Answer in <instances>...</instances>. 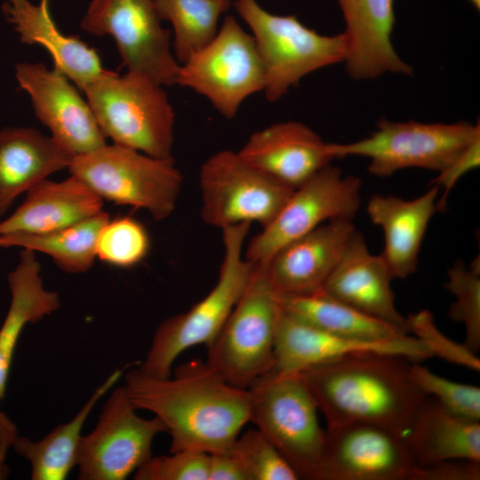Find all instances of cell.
<instances>
[{
	"mask_svg": "<svg viewBox=\"0 0 480 480\" xmlns=\"http://www.w3.org/2000/svg\"><path fill=\"white\" fill-rule=\"evenodd\" d=\"M110 219L104 211L68 228L45 233L0 235V247H21L49 255L58 267L68 273L88 271L96 259V241Z\"/></svg>",
	"mask_w": 480,
	"mask_h": 480,
	"instance_id": "f546056e",
	"label": "cell"
},
{
	"mask_svg": "<svg viewBox=\"0 0 480 480\" xmlns=\"http://www.w3.org/2000/svg\"><path fill=\"white\" fill-rule=\"evenodd\" d=\"M3 11L21 43L39 44L78 89H84L106 72L97 51L77 36L63 34L50 11V0H5Z\"/></svg>",
	"mask_w": 480,
	"mask_h": 480,
	"instance_id": "603a6c76",
	"label": "cell"
},
{
	"mask_svg": "<svg viewBox=\"0 0 480 480\" xmlns=\"http://www.w3.org/2000/svg\"><path fill=\"white\" fill-rule=\"evenodd\" d=\"M233 6L252 30L265 73L263 92L274 102L308 74L344 62V32L321 35L295 15L273 14L256 0H235Z\"/></svg>",
	"mask_w": 480,
	"mask_h": 480,
	"instance_id": "5b68a950",
	"label": "cell"
},
{
	"mask_svg": "<svg viewBox=\"0 0 480 480\" xmlns=\"http://www.w3.org/2000/svg\"><path fill=\"white\" fill-rule=\"evenodd\" d=\"M251 225L241 223L221 229L224 254L215 285L189 310L158 325L140 366L142 372L157 378L170 377L172 365L182 352L196 345L207 346L217 336L253 270L254 263L244 254Z\"/></svg>",
	"mask_w": 480,
	"mask_h": 480,
	"instance_id": "277c9868",
	"label": "cell"
},
{
	"mask_svg": "<svg viewBox=\"0 0 480 480\" xmlns=\"http://www.w3.org/2000/svg\"><path fill=\"white\" fill-rule=\"evenodd\" d=\"M393 279L383 258L369 251L363 234L356 230L322 291L409 332L406 317L396 308Z\"/></svg>",
	"mask_w": 480,
	"mask_h": 480,
	"instance_id": "44dd1931",
	"label": "cell"
},
{
	"mask_svg": "<svg viewBox=\"0 0 480 480\" xmlns=\"http://www.w3.org/2000/svg\"><path fill=\"white\" fill-rule=\"evenodd\" d=\"M439 192V188L432 185L411 200L380 194L369 199L366 212L383 232L384 246L380 254L394 279H404L416 271L428 226L438 212Z\"/></svg>",
	"mask_w": 480,
	"mask_h": 480,
	"instance_id": "7402d4cb",
	"label": "cell"
},
{
	"mask_svg": "<svg viewBox=\"0 0 480 480\" xmlns=\"http://www.w3.org/2000/svg\"><path fill=\"white\" fill-rule=\"evenodd\" d=\"M229 452L239 462L248 480H297L299 476L258 429L237 436Z\"/></svg>",
	"mask_w": 480,
	"mask_h": 480,
	"instance_id": "836d02e7",
	"label": "cell"
},
{
	"mask_svg": "<svg viewBox=\"0 0 480 480\" xmlns=\"http://www.w3.org/2000/svg\"><path fill=\"white\" fill-rule=\"evenodd\" d=\"M208 480H248V476L236 458L228 452L209 454Z\"/></svg>",
	"mask_w": 480,
	"mask_h": 480,
	"instance_id": "ab89813d",
	"label": "cell"
},
{
	"mask_svg": "<svg viewBox=\"0 0 480 480\" xmlns=\"http://www.w3.org/2000/svg\"><path fill=\"white\" fill-rule=\"evenodd\" d=\"M74 156L52 136L34 128H1L0 217L22 193L52 173L68 169Z\"/></svg>",
	"mask_w": 480,
	"mask_h": 480,
	"instance_id": "d4e9b609",
	"label": "cell"
},
{
	"mask_svg": "<svg viewBox=\"0 0 480 480\" xmlns=\"http://www.w3.org/2000/svg\"><path fill=\"white\" fill-rule=\"evenodd\" d=\"M282 308L264 264L254 263L249 282L217 336L207 345V363L227 382L247 389L275 365Z\"/></svg>",
	"mask_w": 480,
	"mask_h": 480,
	"instance_id": "8992f818",
	"label": "cell"
},
{
	"mask_svg": "<svg viewBox=\"0 0 480 480\" xmlns=\"http://www.w3.org/2000/svg\"><path fill=\"white\" fill-rule=\"evenodd\" d=\"M161 20L153 0H92L80 27L94 36H110L127 70L172 86L180 64L172 51V32Z\"/></svg>",
	"mask_w": 480,
	"mask_h": 480,
	"instance_id": "4fadbf2b",
	"label": "cell"
},
{
	"mask_svg": "<svg viewBox=\"0 0 480 480\" xmlns=\"http://www.w3.org/2000/svg\"><path fill=\"white\" fill-rule=\"evenodd\" d=\"M136 411L124 386L111 392L95 428L80 440L78 479L124 480L153 456V440L166 428L156 416L145 419Z\"/></svg>",
	"mask_w": 480,
	"mask_h": 480,
	"instance_id": "5bb4252c",
	"label": "cell"
},
{
	"mask_svg": "<svg viewBox=\"0 0 480 480\" xmlns=\"http://www.w3.org/2000/svg\"><path fill=\"white\" fill-rule=\"evenodd\" d=\"M470 4L477 10H480V0H468Z\"/></svg>",
	"mask_w": 480,
	"mask_h": 480,
	"instance_id": "b9f144b4",
	"label": "cell"
},
{
	"mask_svg": "<svg viewBox=\"0 0 480 480\" xmlns=\"http://www.w3.org/2000/svg\"><path fill=\"white\" fill-rule=\"evenodd\" d=\"M405 437L420 467L452 460L480 462V421L451 413L434 397L422 403Z\"/></svg>",
	"mask_w": 480,
	"mask_h": 480,
	"instance_id": "4316f807",
	"label": "cell"
},
{
	"mask_svg": "<svg viewBox=\"0 0 480 480\" xmlns=\"http://www.w3.org/2000/svg\"><path fill=\"white\" fill-rule=\"evenodd\" d=\"M356 230L353 220H332L281 248L264 264L274 290L280 294L322 290Z\"/></svg>",
	"mask_w": 480,
	"mask_h": 480,
	"instance_id": "ac0fdd59",
	"label": "cell"
},
{
	"mask_svg": "<svg viewBox=\"0 0 480 480\" xmlns=\"http://www.w3.org/2000/svg\"><path fill=\"white\" fill-rule=\"evenodd\" d=\"M362 181L331 164L295 188L273 220L249 242L244 257L266 264L281 248L324 222L354 220L361 206Z\"/></svg>",
	"mask_w": 480,
	"mask_h": 480,
	"instance_id": "7c38bea8",
	"label": "cell"
},
{
	"mask_svg": "<svg viewBox=\"0 0 480 480\" xmlns=\"http://www.w3.org/2000/svg\"><path fill=\"white\" fill-rule=\"evenodd\" d=\"M26 193L15 212L0 221V235L50 233L103 211V200L73 175L61 181L43 180Z\"/></svg>",
	"mask_w": 480,
	"mask_h": 480,
	"instance_id": "cb8c5ba5",
	"label": "cell"
},
{
	"mask_svg": "<svg viewBox=\"0 0 480 480\" xmlns=\"http://www.w3.org/2000/svg\"><path fill=\"white\" fill-rule=\"evenodd\" d=\"M161 20L173 29V54L180 64L207 45L216 36L220 17L232 0H153Z\"/></svg>",
	"mask_w": 480,
	"mask_h": 480,
	"instance_id": "4dcf8cb0",
	"label": "cell"
},
{
	"mask_svg": "<svg viewBox=\"0 0 480 480\" xmlns=\"http://www.w3.org/2000/svg\"><path fill=\"white\" fill-rule=\"evenodd\" d=\"M199 186L201 218L220 229L241 223L267 226L294 190L231 150L219 151L204 162Z\"/></svg>",
	"mask_w": 480,
	"mask_h": 480,
	"instance_id": "8fae6325",
	"label": "cell"
},
{
	"mask_svg": "<svg viewBox=\"0 0 480 480\" xmlns=\"http://www.w3.org/2000/svg\"><path fill=\"white\" fill-rule=\"evenodd\" d=\"M480 462L444 461L420 467V480H479Z\"/></svg>",
	"mask_w": 480,
	"mask_h": 480,
	"instance_id": "f35d334b",
	"label": "cell"
},
{
	"mask_svg": "<svg viewBox=\"0 0 480 480\" xmlns=\"http://www.w3.org/2000/svg\"><path fill=\"white\" fill-rule=\"evenodd\" d=\"M250 421L292 467L300 479L312 480L321 457L325 430L317 405L299 372L275 370L248 388Z\"/></svg>",
	"mask_w": 480,
	"mask_h": 480,
	"instance_id": "ba28073f",
	"label": "cell"
},
{
	"mask_svg": "<svg viewBox=\"0 0 480 480\" xmlns=\"http://www.w3.org/2000/svg\"><path fill=\"white\" fill-rule=\"evenodd\" d=\"M395 0H338L346 23V70L354 80L392 73L412 76L413 68L392 43Z\"/></svg>",
	"mask_w": 480,
	"mask_h": 480,
	"instance_id": "d6986e66",
	"label": "cell"
},
{
	"mask_svg": "<svg viewBox=\"0 0 480 480\" xmlns=\"http://www.w3.org/2000/svg\"><path fill=\"white\" fill-rule=\"evenodd\" d=\"M16 436V428L8 418L0 412V479L5 477L8 468L5 465L7 449L12 445Z\"/></svg>",
	"mask_w": 480,
	"mask_h": 480,
	"instance_id": "60d3db41",
	"label": "cell"
},
{
	"mask_svg": "<svg viewBox=\"0 0 480 480\" xmlns=\"http://www.w3.org/2000/svg\"><path fill=\"white\" fill-rule=\"evenodd\" d=\"M124 380L132 406L154 413L164 424L172 439L170 452H228L250 421L248 390L232 386L199 359L180 364L166 378L132 369Z\"/></svg>",
	"mask_w": 480,
	"mask_h": 480,
	"instance_id": "6da1fadb",
	"label": "cell"
},
{
	"mask_svg": "<svg viewBox=\"0 0 480 480\" xmlns=\"http://www.w3.org/2000/svg\"><path fill=\"white\" fill-rule=\"evenodd\" d=\"M286 314L324 332L359 340H388L409 332L368 316L326 294L322 290L307 294L277 293Z\"/></svg>",
	"mask_w": 480,
	"mask_h": 480,
	"instance_id": "f1b7e54d",
	"label": "cell"
},
{
	"mask_svg": "<svg viewBox=\"0 0 480 480\" xmlns=\"http://www.w3.org/2000/svg\"><path fill=\"white\" fill-rule=\"evenodd\" d=\"M68 171L102 200L144 209L156 220L172 215L182 187L173 158L152 157L114 143L74 156Z\"/></svg>",
	"mask_w": 480,
	"mask_h": 480,
	"instance_id": "52a82bcc",
	"label": "cell"
},
{
	"mask_svg": "<svg viewBox=\"0 0 480 480\" xmlns=\"http://www.w3.org/2000/svg\"><path fill=\"white\" fill-rule=\"evenodd\" d=\"M152 456L133 475L135 480H208L206 452L183 450Z\"/></svg>",
	"mask_w": 480,
	"mask_h": 480,
	"instance_id": "d590c367",
	"label": "cell"
},
{
	"mask_svg": "<svg viewBox=\"0 0 480 480\" xmlns=\"http://www.w3.org/2000/svg\"><path fill=\"white\" fill-rule=\"evenodd\" d=\"M406 320L409 332L420 339L429 348L433 356L479 372L480 360L476 354L464 343H457L443 334L436 327L429 310L423 309L410 314Z\"/></svg>",
	"mask_w": 480,
	"mask_h": 480,
	"instance_id": "8d00e7d4",
	"label": "cell"
},
{
	"mask_svg": "<svg viewBox=\"0 0 480 480\" xmlns=\"http://www.w3.org/2000/svg\"><path fill=\"white\" fill-rule=\"evenodd\" d=\"M444 288L454 297L448 315L451 320L462 323L466 329L465 346L476 354L480 349V262L474 260L467 268L456 261L448 269Z\"/></svg>",
	"mask_w": 480,
	"mask_h": 480,
	"instance_id": "1f68e13d",
	"label": "cell"
},
{
	"mask_svg": "<svg viewBox=\"0 0 480 480\" xmlns=\"http://www.w3.org/2000/svg\"><path fill=\"white\" fill-rule=\"evenodd\" d=\"M480 165V135L476 136L455 158L438 172L432 181L443 189L437 199V211L444 212L447 208L448 196L460 179L467 172Z\"/></svg>",
	"mask_w": 480,
	"mask_h": 480,
	"instance_id": "74e56055",
	"label": "cell"
},
{
	"mask_svg": "<svg viewBox=\"0 0 480 480\" xmlns=\"http://www.w3.org/2000/svg\"><path fill=\"white\" fill-rule=\"evenodd\" d=\"M385 354L420 362L434 357L417 337L367 340L332 334L281 311L275 341L274 369L300 372L307 368L357 354Z\"/></svg>",
	"mask_w": 480,
	"mask_h": 480,
	"instance_id": "e0dca14e",
	"label": "cell"
},
{
	"mask_svg": "<svg viewBox=\"0 0 480 480\" xmlns=\"http://www.w3.org/2000/svg\"><path fill=\"white\" fill-rule=\"evenodd\" d=\"M150 237L145 226L132 217L108 220L96 241V257L109 265L129 268L148 254Z\"/></svg>",
	"mask_w": 480,
	"mask_h": 480,
	"instance_id": "d6a6232c",
	"label": "cell"
},
{
	"mask_svg": "<svg viewBox=\"0 0 480 480\" xmlns=\"http://www.w3.org/2000/svg\"><path fill=\"white\" fill-rule=\"evenodd\" d=\"M478 135L479 124L465 121L427 124L381 118L369 137L349 143H331V150L334 158H368V172L377 177H388L407 168L438 172Z\"/></svg>",
	"mask_w": 480,
	"mask_h": 480,
	"instance_id": "9c48e42d",
	"label": "cell"
},
{
	"mask_svg": "<svg viewBox=\"0 0 480 480\" xmlns=\"http://www.w3.org/2000/svg\"><path fill=\"white\" fill-rule=\"evenodd\" d=\"M204 96L225 118L265 86L263 64L252 36L226 16L214 38L180 66L177 83Z\"/></svg>",
	"mask_w": 480,
	"mask_h": 480,
	"instance_id": "30bf717a",
	"label": "cell"
},
{
	"mask_svg": "<svg viewBox=\"0 0 480 480\" xmlns=\"http://www.w3.org/2000/svg\"><path fill=\"white\" fill-rule=\"evenodd\" d=\"M124 373L115 370L97 388L68 422L60 424L40 440L15 436L14 451L27 460L32 480H64L76 466L77 451L82 430L93 407L112 388Z\"/></svg>",
	"mask_w": 480,
	"mask_h": 480,
	"instance_id": "83f0119b",
	"label": "cell"
},
{
	"mask_svg": "<svg viewBox=\"0 0 480 480\" xmlns=\"http://www.w3.org/2000/svg\"><path fill=\"white\" fill-rule=\"evenodd\" d=\"M14 69L36 118L63 148L76 156L107 144L89 103L61 71L30 62H20Z\"/></svg>",
	"mask_w": 480,
	"mask_h": 480,
	"instance_id": "2e32d148",
	"label": "cell"
},
{
	"mask_svg": "<svg viewBox=\"0 0 480 480\" xmlns=\"http://www.w3.org/2000/svg\"><path fill=\"white\" fill-rule=\"evenodd\" d=\"M406 437L370 423L327 428L312 480H419Z\"/></svg>",
	"mask_w": 480,
	"mask_h": 480,
	"instance_id": "9a60e30c",
	"label": "cell"
},
{
	"mask_svg": "<svg viewBox=\"0 0 480 480\" xmlns=\"http://www.w3.org/2000/svg\"><path fill=\"white\" fill-rule=\"evenodd\" d=\"M238 152L258 169L293 189L335 159L330 142L296 121L277 123L253 132Z\"/></svg>",
	"mask_w": 480,
	"mask_h": 480,
	"instance_id": "ffe728a7",
	"label": "cell"
},
{
	"mask_svg": "<svg viewBox=\"0 0 480 480\" xmlns=\"http://www.w3.org/2000/svg\"><path fill=\"white\" fill-rule=\"evenodd\" d=\"M83 92L106 139L152 157L173 158L175 113L162 84L142 73L106 70Z\"/></svg>",
	"mask_w": 480,
	"mask_h": 480,
	"instance_id": "3957f363",
	"label": "cell"
},
{
	"mask_svg": "<svg viewBox=\"0 0 480 480\" xmlns=\"http://www.w3.org/2000/svg\"><path fill=\"white\" fill-rule=\"evenodd\" d=\"M36 252L22 249L17 266L8 274L11 301L0 327V401L4 399L14 352L26 325L60 307L56 292L46 290Z\"/></svg>",
	"mask_w": 480,
	"mask_h": 480,
	"instance_id": "484cf974",
	"label": "cell"
},
{
	"mask_svg": "<svg viewBox=\"0 0 480 480\" xmlns=\"http://www.w3.org/2000/svg\"><path fill=\"white\" fill-rule=\"evenodd\" d=\"M410 370L416 385L448 412L468 420L480 421L479 387L447 380L416 362H412Z\"/></svg>",
	"mask_w": 480,
	"mask_h": 480,
	"instance_id": "e575fe53",
	"label": "cell"
},
{
	"mask_svg": "<svg viewBox=\"0 0 480 480\" xmlns=\"http://www.w3.org/2000/svg\"><path fill=\"white\" fill-rule=\"evenodd\" d=\"M412 361L385 354H357L300 372L327 428L379 425L406 436L428 397L411 375Z\"/></svg>",
	"mask_w": 480,
	"mask_h": 480,
	"instance_id": "7a4b0ae2",
	"label": "cell"
}]
</instances>
